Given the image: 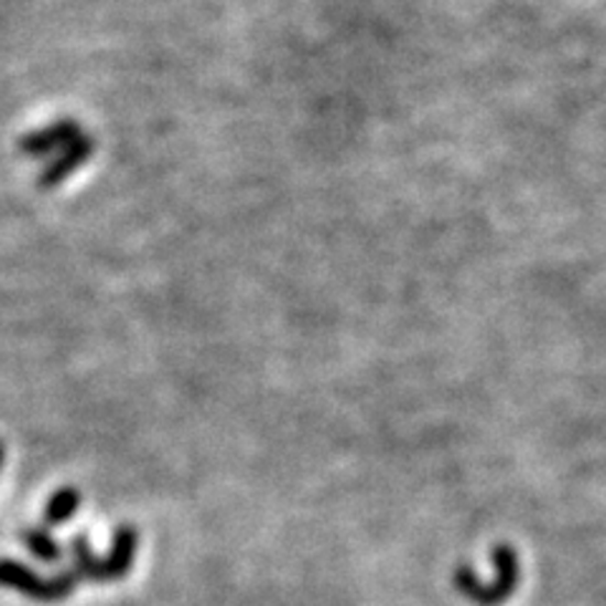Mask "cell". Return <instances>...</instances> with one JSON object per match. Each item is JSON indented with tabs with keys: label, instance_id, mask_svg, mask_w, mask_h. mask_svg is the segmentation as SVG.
<instances>
[{
	"label": "cell",
	"instance_id": "cell-1",
	"mask_svg": "<svg viewBox=\"0 0 606 606\" xmlns=\"http://www.w3.org/2000/svg\"><path fill=\"white\" fill-rule=\"evenodd\" d=\"M493 566L498 571V578L485 586L470 564H461L453 574V584L457 594L465 596L475 606H500L516 594L518 582H521V564H518V553L510 543H496L493 549Z\"/></svg>",
	"mask_w": 606,
	"mask_h": 606
},
{
	"label": "cell",
	"instance_id": "cell-2",
	"mask_svg": "<svg viewBox=\"0 0 606 606\" xmlns=\"http://www.w3.org/2000/svg\"><path fill=\"white\" fill-rule=\"evenodd\" d=\"M76 584H79V576H76L74 569H64L56 576L43 578L33 569L21 564V561L0 559V586L13 588V592L29 596L33 602H64L66 596H72Z\"/></svg>",
	"mask_w": 606,
	"mask_h": 606
},
{
	"label": "cell",
	"instance_id": "cell-3",
	"mask_svg": "<svg viewBox=\"0 0 606 606\" xmlns=\"http://www.w3.org/2000/svg\"><path fill=\"white\" fill-rule=\"evenodd\" d=\"M137 543H140V533L132 523H121L117 526L115 539H111V549L107 556H104V578L109 582H119L129 574L132 569L134 553H137Z\"/></svg>",
	"mask_w": 606,
	"mask_h": 606
},
{
	"label": "cell",
	"instance_id": "cell-4",
	"mask_svg": "<svg viewBox=\"0 0 606 606\" xmlns=\"http://www.w3.org/2000/svg\"><path fill=\"white\" fill-rule=\"evenodd\" d=\"M68 551H72L74 556L72 569L76 571V576H79V582L107 584V578H104V559H99L97 553L91 551L89 535L76 533L72 543H68Z\"/></svg>",
	"mask_w": 606,
	"mask_h": 606
},
{
	"label": "cell",
	"instance_id": "cell-5",
	"mask_svg": "<svg viewBox=\"0 0 606 606\" xmlns=\"http://www.w3.org/2000/svg\"><path fill=\"white\" fill-rule=\"evenodd\" d=\"M82 508V493L74 488V485H66V488H58L54 496L48 498L46 508H43V526L56 528L72 521L76 510Z\"/></svg>",
	"mask_w": 606,
	"mask_h": 606
},
{
	"label": "cell",
	"instance_id": "cell-6",
	"mask_svg": "<svg viewBox=\"0 0 606 606\" xmlns=\"http://www.w3.org/2000/svg\"><path fill=\"white\" fill-rule=\"evenodd\" d=\"M21 539L25 543V549H29L39 561H43V564H58V561L64 559V549H61V543L46 531V528L41 526L23 528Z\"/></svg>",
	"mask_w": 606,
	"mask_h": 606
},
{
	"label": "cell",
	"instance_id": "cell-7",
	"mask_svg": "<svg viewBox=\"0 0 606 606\" xmlns=\"http://www.w3.org/2000/svg\"><path fill=\"white\" fill-rule=\"evenodd\" d=\"M3 461H6V447L0 443V470H3Z\"/></svg>",
	"mask_w": 606,
	"mask_h": 606
}]
</instances>
